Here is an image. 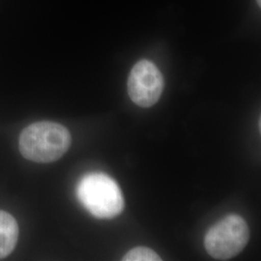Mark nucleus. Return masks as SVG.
Listing matches in <instances>:
<instances>
[{
    "label": "nucleus",
    "instance_id": "f257e3e1",
    "mask_svg": "<svg viewBox=\"0 0 261 261\" xmlns=\"http://www.w3.org/2000/svg\"><path fill=\"white\" fill-rule=\"evenodd\" d=\"M71 141L70 132L63 125L56 122H36L22 130L19 151L29 161L51 163L65 154Z\"/></svg>",
    "mask_w": 261,
    "mask_h": 261
},
{
    "label": "nucleus",
    "instance_id": "f03ea898",
    "mask_svg": "<svg viewBox=\"0 0 261 261\" xmlns=\"http://www.w3.org/2000/svg\"><path fill=\"white\" fill-rule=\"evenodd\" d=\"M76 196L84 208L98 219H113L121 214L125 205L118 184L101 172L84 175L76 187Z\"/></svg>",
    "mask_w": 261,
    "mask_h": 261
},
{
    "label": "nucleus",
    "instance_id": "7ed1b4c3",
    "mask_svg": "<svg viewBox=\"0 0 261 261\" xmlns=\"http://www.w3.org/2000/svg\"><path fill=\"white\" fill-rule=\"evenodd\" d=\"M250 240V229L239 215L230 214L209 228L204 238L206 251L215 259L228 260L242 252Z\"/></svg>",
    "mask_w": 261,
    "mask_h": 261
},
{
    "label": "nucleus",
    "instance_id": "20e7f679",
    "mask_svg": "<svg viewBox=\"0 0 261 261\" xmlns=\"http://www.w3.org/2000/svg\"><path fill=\"white\" fill-rule=\"evenodd\" d=\"M165 81L157 66L149 60H140L133 67L128 79L130 100L140 108H150L163 93Z\"/></svg>",
    "mask_w": 261,
    "mask_h": 261
},
{
    "label": "nucleus",
    "instance_id": "39448f33",
    "mask_svg": "<svg viewBox=\"0 0 261 261\" xmlns=\"http://www.w3.org/2000/svg\"><path fill=\"white\" fill-rule=\"evenodd\" d=\"M19 237V226L16 219L0 210V259L14 251Z\"/></svg>",
    "mask_w": 261,
    "mask_h": 261
},
{
    "label": "nucleus",
    "instance_id": "423d86ee",
    "mask_svg": "<svg viewBox=\"0 0 261 261\" xmlns=\"http://www.w3.org/2000/svg\"><path fill=\"white\" fill-rule=\"evenodd\" d=\"M124 261H157L162 260V258L149 248L146 247H137L132 249L123 257Z\"/></svg>",
    "mask_w": 261,
    "mask_h": 261
},
{
    "label": "nucleus",
    "instance_id": "0eeeda50",
    "mask_svg": "<svg viewBox=\"0 0 261 261\" xmlns=\"http://www.w3.org/2000/svg\"><path fill=\"white\" fill-rule=\"evenodd\" d=\"M256 1H257V3H258V5H259V6H260V5H261V0H256Z\"/></svg>",
    "mask_w": 261,
    "mask_h": 261
}]
</instances>
